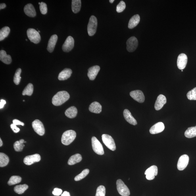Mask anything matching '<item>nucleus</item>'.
<instances>
[{
    "label": "nucleus",
    "mask_w": 196,
    "mask_h": 196,
    "mask_svg": "<svg viewBox=\"0 0 196 196\" xmlns=\"http://www.w3.org/2000/svg\"><path fill=\"white\" fill-rule=\"evenodd\" d=\"M70 96L67 92L60 91L54 96L52 99V103L56 106L62 105L69 99Z\"/></svg>",
    "instance_id": "obj_1"
},
{
    "label": "nucleus",
    "mask_w": 196,
    "mask_h": 196,
    "mask_svg": "<svg viewBox=\"0 0 196 196\" xmlns=\"http://www.w3.org/2000/svg\"><path fill=\"white\" fill-rule=\"evenodd\" d=\"M76 133L75 131L68 130L66 131L62 134V143L65 145H68L72 143L75 139Z\"/></svg>",
    "instance_id": "obj_2"
},
{
    "label": "nucleus",
    "mask_w": 196,
    "mask_h": 196,
    "mask_svg": "<svg viewBox=\"0 0 196 196\" xmlns=\"http://www.w3.org/2000/svg\"><path fill=\"white\" fill-rule=\"evenodd\" d=\"M97 20L94 16H91L87 25V31L90 36H93L96 32Z\"/></svg>",
    "instance_id": "obj_3"
},
{
    "label": "nucleus",
    "mask_w": 196,
    "mask_h": 196,
    "mask_svg": "<svg viewBox=\"0 0 196 196\" xmlns=\"http://www.w3.org/2000/svg\"><path fill=\"white\" fill-rule=\"evenodd\" d=\"M117 188L120 194L122 196H129L130 192L128 187L121 179H118L116 182Z\"/></svg>",
    "instance_id": "obj_4"
},
{
    "label": "nucleus",
    "mask_w": 196,
    "mask_h": 196,
    "mask_svg": "<svg viewBox=\"0 0 196 196\" xmlns=\"http://www.w3.org/2000/svg\"><path fill=\"white\" fill-rule=\"evenodd\" d=\"M27 35L28 39L33 43L37 44L40 42V35L39 33L34 28H29L27 31Z\"/></svg>",
    "instance_id": "obj_5"
},
{
    "label": "nucleus",
    "mask_w": 196,
    "mask_h": 196,
    "mask_svg": "<svg viewBox=\"0 0 196 196\" xmlns=\"http://www.w3.org/2000/svg\"><path fill=\"white\" fill-rule=\"evenodd\" d=\"M102 139L104 144L108 149L112 151L116 150V146L114 140L110 135L103 134L102 135Z\"/></svg>",
    "instance_id": "obj_6"
},
{
    "label": "nucleus",
    "mask_w": 196,
    "mask_h": 196,
    "mask_svg": "<svg viewBox=\"0 0 196 196\" xmlns=\"http://www.w3.org/2000/svg\"><path fill=\"white\" fill-rule=\"evenodd\" d=\"M92 144L94 151L99 155H103L104 154L103 145L95 137L92 138Z\"/></svg>",
    "instance_id": "obj_7"
},
{
    "label": "nucleus",
    "mask_w": 196,
    "mask_h": 196,
    "mask_svg": "<svg viewBox=\"0 0 196 196\" xmlns=\"http://www.w3.org/2000/svg\"><path fill=\"white\" fill-rule=\"evenodd\" d=\"M32 126L37 134L40 136L44 135L45 132V127L41 121L39 120H35L32 123Z\"/></svg>",
    "instance_id": "obj_8"
},
{
    "label": "nucleus",
    "mask_w": 196,
    "mask_h": 196,
    "mask_svg": "<svg viewBox=\"0 0 196 196\" xmlns=\"http://www.w3.org/2000/svg\"><path fill=\"white\" fill-rule=\"evenodd\" d=\"M138 45V41L136 37L134 36L131 37L127 41V50L130 53L134 52L137 49Z\"/></svg>",
    "instance_id": "obj_9"
},
{
    "label": "nucleus",
    "mask_w": 196,
    "mask_h": 196,
    "mask_svg": "<svg viewBox=\"0 0 196 196\" xmlns=\"http://www.w3.org/2000/svg\"><path fill=\"white\" fill-rule=\"evenodd\" d=\"M189 158L188 156L184 154L179 158L177 164V168L180 171L184 170L189 164Z\"/></svg>",
    "instance_id": "obj_10"
},
{
    "label": "nucleus",
    "mask_w": 196,
    "mask_h": 196,
    "mask_svg": "<svg viewBox=\"0 0 196 196\" xmlns=\"http://www.w3.org/2000/svg\"><path fill=\"white\" fill-rule=\"evenodd\" d=\"M158 172V169L157 166L153 165L150 167L146 170L145 173L146 178L149 180H153L155 178V176H157Z\"/></svg>",
    "instance_id": "obj_11"
},
{
    "label": "nucleus",
    "mask_w": 196,
    "mask_h": 196,
    "mask_svg": "<svg viewBox=\"0 0 196 196\" xmlns=\"http://www.w3.org/2000/svg\"><path fill=\"white\" fill-rule=\"evenodd\" d=\"M74 46V40L72 36H69L62 46V49L64 52L68 53L71 51Z\"/></svg>",
    "instance_id": "obj_12"
},
{
    "label": "nucleus",
    "mask_w": 196,
    "mask_h": 196,
    "mask_svg": "<svg viewBox=\"0 0 196 196\" xmlns=\"http://www.w3.org/2000/svg\"><path fill=\"white\" fill-rule=\"evenodd\" d=\"M41 157L39 154H35L34 155L27 156L25 157L24 163L27 165H31L35 163L40 161Z\"/></svg>",
    "instance_id": "obj_13"
},
{
    "label": "nucleus",
    "mask_w": 196,
    "mask_h": 196,
    "mask_svg": "<svg viewBox=\"0 0 196 196\" xmlns=\"http://www.w3.org/2000/svg\"><path fill=\"white\" fill-rule=\"evenodd\" d=\"M188 58L187 56L185 53H181L179 55L177 59V66L179 70L184 69L186 66Z\"/></svg>",
    "instance_id": "obj_14"
},
{
    "label": "nucleus",
    "mask_w": 196,
    "mask_h": 196,
    "mask_svg": "<svg viewBox=\"0 0 196 196\" xmlns=\"http://www.w3.org/2000/svg\"><path fill=\"white\" fill-rule=\"evenodd\" d=\"M130 95L133 99L139 103H143L145 101L144 95L143 92L141 91H132L130 92Z\"/></svg>",
    "instance_id": "obj_15"
},
{
    "label": "nucleus",
    "mask_w": 196,
    "mask_h": 196,
    "mask_svg": "<svg viewBox=\"0 0 196 196\" xmlns=\"http://www.w3.org/2000/svg\"><path fill=\"white\" fill-rule=\"evenodd\" d=\"M165 127L162 122L157 123L150 129V132L151 134H154L162 132L164 130Z\"/></svg>",
    "instance_id": "obj_16"
},
{
    "label": "nucleus",
    "mask_w": 196,
    "mask_h": 196,
    "mask_svg": "<svg viewBox=\"0 0 196 196\" xmlns=\"http://www.w3.org/2000/svg\"><path fill=\"white\" fill-rule=\"evenodd\" d=\"M167 100L165 96L160 95L156 100L154 108L156 110H159L161 109L164 107V104L166 103Z\"/></svg>",
    "instance_id": "obj_17"
},
{
    "label": "nucleus",
    "mask_w": 196,
    "mask_h": 196,
    "mask_svg": "<svg viewBox=\"0 0 196 196\" xmlns=\"http://www.w3.org/2000/svg\"><path fill=\"white\" fill-rule=\"evenodd\" d=\"M100 67L98 66H95L90 68L88 70L87 76L91 80H94L100 70Z\"/></svg>",
    "instance_id": "obj_18"
},
{
    "label": "nucleus",
    "mask_w": 196,
    "mask_h": 196,
    "mask_svg": "<svg viewBox=\"0 0 196 196\" xmlns=\"http://www.w3.org/2000/svg\"><path fill=\"white\" fill-rule=\"evenodd\" d=\"M24 12L27 15L31 17H34L36 16V12L32 4H27L24 7Z\"/></svg>",
    "instance_id": "obj_19"
},
{
    "label": "nucleus",
    "mask_w": 196,
    "mask_h": 196,
    "mask_svg": "<svg viewBox=\"0 0 196 196\" xmlns=\"http://www.w3.org/2000/svg\"><path fill=\"white\" fill-rule=\"evenodd\" d=\"M58 37L56 35H52L48 43L47 49L49 53L53 52L58 40Z\"/></svg>",
    "instance_id": "obj_20"
},
{
    "label": "nucleus",
    "mask_w": 196,
    "mask_h": 196,
    "mask_svg": "<svg viewBox=\"0 0 196 196\" xmlns=\"http://www.w3.org/2000/svg\"><path fill=\"white\" fill-rule=\"evenodd\" d=\"M72 72L70 68H65L60 73L58 78L59 80H67L71 76Z\"/></svg>",
    "instance_id": "obj_21"
},
{
    "label": "nucleus",
    "mask_w": 196,
    "mask_h": 196,
    "mask_svg": "<svg viewBox=\"0 0 196 196\" xmlns=\"http://www.w3.org/2000/svg\"><path fill=\"white\" fill-rule=\"evenodd\" d=\"M124 116L125 119L129 124L135 126L137 124L136 120L133 117L130 112L128 109H126L124 110Z\"/></svg>",
    "instance_id": "obj_22"
},
{
    "label": "nucleus",
    "mask_w": 196,
    "mask_h": 196,
    "mask_svg": "<svg viewBox=\"0 0 196 196\" xmlns=\"http://www.w3.org/2000/svg\"><path fill=\"white\" fill-rule=\"evenodd\" d=\"M89 110L93 113H100L102 111V106L98 102H94L90 105Z\"/></svg>",
    "instance_id": "obj_23"
},
{
    "label": "nucleus",
    "mask_w": 196,
    "mask_h": 196,
    "mask_svg": "<svg viewBox=\"0 0 196 196\" xmlns=\"http://www.w3.org/2000/svg\"><path fill=\"white\" fill-rule=\"evenodd\" d=\"M140 18L139 15H135L132 16L129 20L128 24V28L133 29L136 27L140 22Z\"/></svg>",
    "instance_id": "obj_24"
},
{
    "label": "nucleus",
    "mask_w": 196,
    "mask_h": 196,
    "mask_svg": "<svg viewBox=\"0 0 196 196\" xmlns=\"http://www.w3.org/2000/svg\"><path fill=\"white\" fill-rule=\"evenodd\" d=\"M0 60L3 63L7 64H10L12 62L11 56L7 55L4 50L0 51Z\"/></svg>",
    "instance_id": "obj_25"
},
{
    "label": "nucleus",
    "mask_w": 196,
    "mask_h": 196,
    "mask_svg": "<svg viewBox=\"0 0 196 196\" xmlns=\"http://www.w3.org/2000/svg\"><path fill=\"white\" fill-rule=\"evenodd\" d=\"M65 114L69 118H74L76 117L78 114V110L75 107L72 106L66 109Z\"/></svg>",
    "instance_id": "obj_26"
},
{
    "label": "nucleus",
    "mask_w": 196,
    "mask_h": 196,
    "mask_svg": "<svg viewBox=\"0 0 196 196\" xmlns=\"http://www.w3.org/2000/svg\"><path fill=\"white\" fill-rule=\"evenodd\" d=\"M82 160V156L79 154H75L70 157L68 160V164L69 165H72L80 162Z\"/></svg>",
    "instance_id": "obj_27"
},
{
    "label": "nucleus",
    "mask_w": 196,
    "mask_h": 196,
    "mask_svg": "<svg viewBox=\"0 0 196 196\" xmlns=\"http://www.w3.org/2000/svg\"><path fill=\"white\" fill-rule=\"evenodd\" d=\"M81 7V1L80 0H72V9L75 14L78 13L80 11Z\"/></svg>",
    "instance_id": "obj_28"
},
{
    "label": "nucleus",
    "mask_w": 196,
    "mask_h": 196,
    "mask_svg": "<svg viewBox=\"0 0 196 196\" xmlns=\"http://www.w3.org/2000/svg\"><path fill=\"white\" fill-rule=\"evenodd\" d=\"M185 135L188 138H192L196 137V126L188 128L185 131Z\"/></svg>",
    "instance_id": "obj_29"
},
{
    "label": "nucleus",
    "mask_w": 196,
    "mask_h": 196,
    "mask_svg": "<svg viewBox=\"0 0 196 196\" xmlns=\"http://www.w3.org/2000/svg\"><path fill=\"white\" fill-rule=\"evenodd\" d=\"M9 162V158L5 154L0 153V166L1 167L7 166Z\"/></svg>",
    "instance_id": "obj_30"
},
{
    "label": "nucleus",
    "mask_w": 196,
    "mask_h": 196,
    "mask_svg": "<svg viewBox=\"0 0 196 196\" xmlns=\"http://www.w3.org/2000/svg\"><path fill=\"white\" fill-rule=\"evenodd\" d=\"M28 186L26 184L16 185L15 187L14 191L19 194H22L28 189Z\"/></svg>",
    "instance_id": "obj_31"
},
{
    "label": "nucleus",
    "mask_w": 196,
    "mask_h": 196,
    "mask_svg": "<svg viewBox=\"0 0 196 196\" xmlns=\"http://www.w3.org/2000/svg\"><path fill=\"white\" fill-rule=\"evenodd\" d=\"M24 140L23 139H21L19 141H16L14 143V147L16 151H21L25 146L24 144Z\"/></svg>",
    "instance_id": "obj_32"
},
{
    "label": "nucleus",
    "mask_w": 196,
    "mask_h": 196,
    "mask_svg": "<svg viewBox=\"0 0 196 196\" xmlns=\"http://www.w3.org/2000/svg\"><path fill=\"white\" fill-rule=\"evenodd\" d=\"M9 27H5L2 28L0 31V41H1L7 37L10 32Z\"/></svg>",
    "instance_id": "obj_33"
},
{
    "label": "nucleus",
    "mask_w": 196,
    "mask_h": 196,
    "mask_svg": "<svg viewBox=\"0 0 196 196\" xmlns=\"http://www.w3.org/2000/svg\"><path fill=\"white\" fill-rule=\"evenodd\" d=\"M33 91H34V86L32 84L29 83L23 91L22 95L31 96L32 94Z\"/></svg>",
    "instance_id": "obj_34"
},
{
    "label": "nucleus",
    "mask_w": 196,
    "mask_h": 196,
    "mask_svg": "<svg viewBox=\"0 0 196 196\" xmlns=\"http://www.w3.org/2000/svg\"><path fill=\"white\" fill-rule=\"evenodd\" d=\"M22 181L21 177L19 176H12L10 178L8 182V184L9 185H15L19 183Z\"/></svg>",
    "instance_id": "obj_35"
},
{
    "label": "nucleus",
    "mask_w": 196,
    "mask_h": 196,
    "mask_svg": "<svg viewBox=\"0 0 196 196\" xmlns=\"http://www.w3.org/2000/svg\"><path fill=\"white\" fill-rule=\"evenodd\" d=\"M22 72V70L20 68L16 70L14 78V82L16 85H18L19 84L21 77H20V74Z\"/></svg>",
    "instance_id": "obj_36"
},
{
    "label": "nucleus",
    "mask_w": 196,
    "mask_h": 196,
    "mask_svg": "<svg viewBox=\"0 0 196 196\" xmlns=\"http://www.w3.org/2000/svg\"><path fill=\"white\" fill-rule=\"evenodd\" d=\"M89 173V170L88 169H85L83 170L80 174L77 176L75 178V180L76 181H80L81 179L85 178Z\"/></svg>",
    "instance_id": "obj_37"
},
{
    "label": "nucleus",
    "mask_w": 196,
    "mask_h": 196,
    "mask_svg": "<svg viewBox=\"0 0 196 196\" xmlns=\"http://www.w3.org/2000/svg\"><path fill=\"white\" fill-rule=\"evenodd\" d=\"M187 97L190 100H196V87L187 93Z\"/></svg>",
    "instance_id": "obj_38"
},
{
    "label": "nucleus",
    "mask_w": 196,
    "mask_h": 196,
    "mask_svg": "<svg viewBox=\"0 0 196 196\" xmlns=\"http://www.w3.org/2000/svg\"><path fill=\"white\" fill-rule=\"evenodd\" d=\"M106 189L103 185L97 187L95 196H105Z\"/></svg>",
    "instance_id": "obj_39"
},
{
    "label": "nucleus",
    "mask_w": 196,
    "mask_h": 196,
    "mask_svg": "<svg viewBox=\"0 0 196 196\" xmlns=\"http://www.w3.org/2000/svg\"><path fill=\"white\" fill-rule=\"evenodd\" d=\"M126 8V5L123 1H121L116 7V11L118 13H120L124 11Z\"/></svg>",
    "instance_id": "obj_40"
},
{
    "label": "nucleus",
    "mask_w": 196,
    "mask_h": 196,
    "mask_svg": "<svg viewBox=\"0 0 196 196\" xmlns=\"http://www.w3.org/2000/svg\"><path fill=\"white\" fill-rule=\"evenodd\" d=\"M40 9L41 14L43 15L46 14L47 12V4L43 2H41L40 5Z\"/></svg>",
    "instance_id": "obj_41"
},
{
    "label": "nucleus",
    "mask_w": 196,
    "mask_h": 196,
    "mask_svg": "<svg viewBox=\"0 0 196 196\" xmlns=\"http://www.w3.org/2000/svg\"><path fill=\"white\" fill-rule=\"evenodd\" d=\"M62 189L55 188L53 191V194L54 195L59 196L62 194Z\"/></svg>",
    "instance_id": "obj_42"
},
{
    "label": "nucleus",
    "mask_w": 196,
    "mask_h": 196,
    "mask_svg": "<svg viewBox=\"0 0 196 196\" xmlns=\"http://www.w3.org/2000/svg\"><path fill=\"white\" fill-rule=\"evenodd\" d=\"M10 127H11V128L12 129V131H13L15 133H17L20 131V129L16 126V125L14 124H11V126H10Z\"/></svg>",
    "instance_id": "obj_43"
},
{
    "label": "nucleus",
    "mask_w": 196,
    "mask_h": 196,
    "mask_svg": "<svg viewBox=\"0 0 196 196\" xmlns=\"http://www.w3.org/2000/svg\"><path fill=\"white\" fill-rule=\"evenodd\" d=\"M12 122H13V124L16 125V126H17V125H20V126H24V123L21 122L20 121L18 120L14 119L12 121Z\"/></svg>",
    "instance_id": "obj_44"
},
{
    "label": "nucleus",
    "mask_w": 196,
    "mask_h": 196,
    "mask_svg": "<svg viewBox=\"0 0 196 196\" xmlns=\"http://www.w3.org/2000/svg\"><path fill=\"white\" fill-rule=\"evenodd\" d=\"M6 104V101L5 100H1V102H0V108L1 109L3 108Z\"/></svg>",
    "instance_id": "obj_45"
},
{
    "label": "nucleus",
    "mask_w": 196,
    "mask_h": 196,
    "mask_svg": "<svg viewBox=\"0 0 196 196\" xmlns=\"http://www.w3.org/2000/svg\"><path fill=\"white\" fill-rule=\"evenodd\" d=\"M61 196H70V193L66 191H65L63 193H62L61 195Z\"/></svg>",
    "instance_id": "obj_46"
},
{
    "label": "nucleus",
    "mask_w": 196,
    "mask_h": 196,
    "mask_svg": "<svg viewBox=\"0 0 196 196\" xmlns=\"http://www.w3.org/2000/svg\"><path fill=\"white\" fill-rule=\"evenodd\" d=\"M6 5L5 3H1L0 5V9L2 10L6 8Z\"/></svg>",
    "instance_id": "obj_47"
},
{
    "label": "nucleus",
    "mask_w": 196,
    "mask_h": 196,
    "mask_svg": "<svg viewBox=\"0 0 196 196\" xmlns=\"http://www.w3.org/2000/svg\"><path fill=\"white\" fill-rule=\"evenodd\" d=\"M3 145V142L1 138H0V147H1Z\"/></svg>",
    "instance_id": "obj_48"
},
{
    "label": "nucleus",
    "mask_w": 196,
    "mask_h": 196,
    "mask_svg": "<svg viewBox=\"0 0 196 196\" xmlns=\"http://www.w3.org/2000/svg\"><path fill=\"white\" fill-rule=\"evenodd\" d=\"M114 0H110L109 2L110 3H112L114 2Z\"/></svg>",
    "instance_id": "obj_49"
},
{
    "label": "nucleus",
    "mask_w": 196,
    "mask_h": 196,
    "mask_svg": "<svg viewBox=\"0 0 196 196\" xmlns=\"http://www.w3.org/2000/svg\"><path fill=\"white\" fill-rule=\"evenodd\" d=\"M39 5H40V4H41V3H40V2H39Z\"/></svg>",
    "instance_id": "obj_50"
},
{
    "label": "nucleus",
    "mask_w": 196,
    "mask_h": 196,
    "mask_svg": "<svg viewBox=\"0 0 196 196\" xmlns=\"http://www.w3.org/2000/svg\"><path fill=\"white\" fill-rule=\"evenodd\" d=\"M38 32H40V31H38Z\"/></svg>",
    "instance_id": "obj_51"
}]
</instances>
